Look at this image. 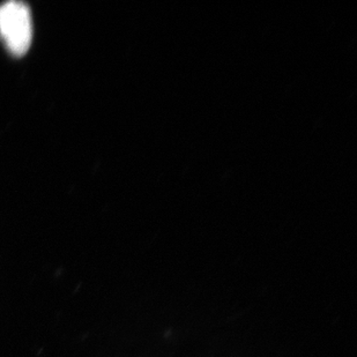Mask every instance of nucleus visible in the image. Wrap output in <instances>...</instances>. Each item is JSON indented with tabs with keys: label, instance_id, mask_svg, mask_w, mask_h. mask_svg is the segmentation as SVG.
<instances>
[{
	"label": "nucleus",
	"instance_id": "f257e3e1",
	"mask_svg": "<svg viewBox=\"0 0 357 357\" xmlns=\"http://www.w3.org/2000/svg\"><path fill=\"white\" fill-rule=\"evenodd\" d=\"M0 38L14 56L27 52L33 40V22L26 3L14 0L0 6Z\"/></svg>",
	"mask_w": 357,
	"mask_h": 357
}]
</instances>
